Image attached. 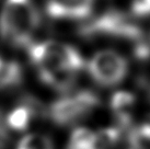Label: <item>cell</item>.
Wrapping results in <instances>:
<instances>
[{
    "label": "cell",
    "mask_w": 150,
    "mask_h": 149,
    "mask_svg": "<svg viewBox=\"0 0 150 149\" xmlns=\"http://www.w3.org/2000/svg\"><path fill=\"white\" fill-rule=\"evenodd\" d=\"M86 40L110 38L130 46L134 57L138 60H147L150 57V44L146 41L140 26L120 10L108 9L100 16L90 19L81 25L78 31Z\"/></svg>",
    "instance_id": "6da1fadb"
},
{
    "label": "cell",
    "mask_w": 150,
    "mask_h": 149,
    "mask_svg": "<svg viewBox=\"0 0 150 149\" xmlns=\"http://www.w3.org/2000/svg\"><path fill=\"white\" fill-rule=\"evenodd\" d=\"M40 23L34 0H6L0 12V37L14 47H26Z\"/></svg>",
    "instance_id": "7a4b0ae2"
},
{
    "label": "cell",
    "mask_w": 150,
    "mask_h": 149,
    "mask_svg": "<svg viewBox=\"0 0 150 149\" xmlns=\"http://www.w3.org/2000/svg\"><path fill=\"white\" fill-rule=\"evenodd\" d=\"M28 55L38 72L72 69L81 71L86 66L82 55L74 46L57 41L31 43Z\"/></svg>",
    "instance_id": "3957f363"
},
{
    "label": "cell",
    "mask_w": 150,
    "mask_h": 149,
    "mask_svg": "<svg viewBox=\"0 0 150 149\" xmlns=\"http://www.w3.org/2000/svg\"><path fill=\"white\" fill-rule=\"evenodd\" d=\"M100 105V99L90 90H80L55 100L47 110V116L58 126H70L90 116Z\"/></svg>",
    "instance_id": "277c9868"
},
{
    "label": "cell",
    "mask_w": 150,
    "mask_h": 149,
    "mask_svg": "<svg viewBox=\"0 0 150 149\" xmlns=\"http://www.w3.org/2000/svg\"><path fill=\"white\" fill-rule=\"evenodd\" d=\"M88 71L92 80L101 87H114L125 79L128 62L116 50H103L93 55L88 62Z\"/></svg>",
    "instance_id": "5b68a950"
},
{
    "label": "cell",
    "mask_w": 150,
    "mask_h": 149,
    "mask_svg": "<svg viewBox=\"0 0 150 149\" xmlns=\"http://www.w3.org/2000/svg\"><path fill=\"white\" fill-rule=\"evenodd\" d=\"M96 0H46L45 12L54 20L88 19Z\"/></svg>",
    "instance_id": "8992f818"
},
{
    "label": "cell",
    "mask_w": 150,
    "mask_h": 149,
    "mask_svg": "<svg viewBox=\"0 0 150 149\" xmlns=\"http://www.w3.org/2000/svg\"><path fill=\"white\" fill-rule=\"evenodd\" d=\"M42 112L41 104L35 99L28 96L22 99L8 112L4 117V123L9 131L24 132L42 114Z\"/></svg>",
    "instance_id": "52a82bcc"
},
{
    "label": "cell",
    "mask_w": 150,
    "mask_h": 149,
    "mask_svg": "<svg viewBox=\"0 0 150 149\" xmlns=\"http://www.w3.org/2000/svg\"><path fill=\"white\" fill-rule=\"evenodd\" d=\"M137 105L136 95L128 91H117L110 100L113 117L121 129H132L135 110Z\"/></svg>",
    "instance_id": "ba28073f"
},
{
    "label": "cell",
    "mask_w": 150,
    "mask_h": 149,
    "mask_svg": "<svg viewBox=\"0 0 150 149\" xmlns=\"http://www.w3.org/2000/svg\"><path fill=\"white\" fill-rule=\"evenodd\" d=\"M80 71L72 69H62L54 71H40L38 78L47 87L59 92H67L74 87L78 80Z\"/></svg>",
    "instance_id": "9c48e42d"
},
{
    "label": "cell",
    "mask_w": 150,
    "mask_h": 149,
    "mask_svg": "<svg viewBox=\"0 0 150 149\" xmlns=\"http://www.w3.org/2000/svg\"><path fill=\"white\" fill-rule=\"evenodd\" d=\"M23 71L20 64L14 60H4L0 66V91L20 86Z\"/></svg>",
    "instance_id": "30bf717a"
},
{
    "label": "cell",
    "mask_w": 150,
    "mask_h": 149,
    "mask_svg": "<svg viewBox=\"0 0 150 149\" xmlns=\"http://www.w3.org/2000/svg\"><path fill=\"white\" fill-rule=\"evenodd\" d=\"M94 134L96 132L86 127L76 128L69 136L66 149H93Z\"/></svg>",
    "instance_id": "8fae6325"
},
{
    "label": "cell",
    "mask_w": 150,
    "mask_h": 149,
    "mask_svg": "<svg viewBox=\"0 0 150 149\" xmlns=\"http://www.w3.org/2000/svg\"><path fill=\"white\" fill-rule=\"evenodd\" d=\"M17 149H54V144L48 136L33 133L23 137L19 141Z\"/></svg>",
    "instance_id": "7c38bea8"
},
{
    "label": "cell",
    "mask_w": 150,
    "mask_h": 149,
    "mask_svg": "<svg viewBox=\"0 0 150 149\" xmlns=\"http://www.w3.org/2000/svg\"><path fill=\"white\" fill-rule=\"evenodd\" d=\"M129 8L133 18L150 17V0H130Z\"/></svg>",
    "instance_id": "4fadbf2b"
},
{
    "label": "cell",
    "mask_w": 150,
    "mask_h": 149,
    "mask_svg": "<svg viewBox=\"0 0 150 149\" xmlns=\"http://www.w3.org/2000/svg\"><path fill=\"white\" fill-rule=\"evenodd\" d=\"M135 135L145 143H150V114L147 115L137 128H132Z\"/></svg>",
    "instance_id": "5bb4252c"
},
{
    "label": "cell",
    "mask_w": 150,
    "mask_h": 149,
    "mask_svg": "<svg viewBox=\"0 0 150 149\" xmlns=\"http://www.w3.org/2000/svg\"><path fill=\"white\" fill-rule=\"evenodd\" d=\"M128 143H129V146L127 149H145L144 147H142V146L138 144L136 140H134L133 138H130V137H128Z\"/></svg>",
    "instance_id": "9a60e30c"
},
{
    "label": "cell",
    "mask_w": 150,
    "mask_h": 149,
    "mask_svg": "<svg viewBox=\"0 0 150 149\" xmlns=\"http://www.w3.org/2000/svg\"><path fill=\"white\" fill-rule=\"evenodd\" d=\"M148 95H149V99H150V84L148 86Z\"/></svg>",
    "instance_id": "2e32d148"
},
{
    "label": "cell",
    "mask_w": 150,
    "mask_h": 149,
    "mask_svg": "<svg viewBox=\"0 0 150 149\" xmlns=\"http://www.w3.org/2000/svg\"><path fill=\"white\" fill-rule=\"evenodd\" d=\"M2 62H4V59L0 57V66H1V64H2Z\"/></svg>",
    "instance_id": "e0dca14e"
}]
</instances>
